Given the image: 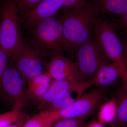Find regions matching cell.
Segmentation results:
<instances>
[{"label":"cell","instance_id":"1","mask_svg":"<svg viewBox=\"0 0 127 127\" xmlns=\"http://www.w3.org/2000/svg\"><path fill=\"white\" fill-rule=\"evenodd\" d=\"M100 12L93 0H86L64 12L61 18L63 28V50L74 51L92 37L95 21Z\"/></svg>","mask_w":127,"mask_h":127},{"label":"cell","instance_id":"2","mask_svg":"<svg viewBox=\"0 0 127 127\" xmlns=\"http://www.w3.org/2000/svg\"><path fill=\"white\" fill-rule=\"evenodd\" d=\"M116 28L115 23L98 17L95 22L94 33L108 58L118 67L122 86L127 88V68L123 46L116 34Z\"/></svg>","mask_w":127,"mask_h":127},{"label":"cell","instance_id":"3","mask_svg":"<svg viewBox=\"0 0 127 127\" xmlns=\"http://www.w3.org/2000/svg\"><path fill=\"white\" fill-rule=\"evenodd\" d=\"M17 3L8 0L0 11V47L10 58L22 42Z\"/></svg>","mask_w":127,"mask_h":127},{"label":"cell","instance_id":"4","mask_svg":"<svg viewBox=\"0 0 127 127\" xmlns=\"http://www.w3.org/2000/svg\"><path fill=\"white\" fill-rule=\"evenodd\" d=\"M76 50L78 71L77 81H91L99 68L109 59L95 36Z\"/></svg>","mask_w":127,"mask_h":127},{"label":"cell","instance_id":"5","mask_svg":"<svg viewBox=\"0 0 127 127\" xmlns=\"http://www.w3.org/2000/svg\"><path fill=\"white\" fill-rule=\"evenodd\" d=\"M105 98L103 90L94 89L64 109L49 112L48 118L53 124L62 119H74L84 120L94 114L102 104Z\"/></svg>","mask_w":127,"mask_h":127},{"label":"cell","instance_id":"6","mask_svg":"<svg viewBox=\"0 0 127 127\" xmlns=\"http://www.w3.org/2000/svg\"><path fill=\"white\" fill-rule=\"evenodd\" d=\"M55 16L39 22L34 27L33 32L39 45L54 54L60 53L63 50V26L61 20Z\"/></svg>","mask_w":127,"mask_h":127},{"label":"cell","instance_id":"7","mask_svg":"<svg viewBox=\"0 0 127 127\" xmlns=\"http://www.w3.org/2000/svg\"><path fill=\"white\" fill-rule=\"evenodd\" d=\"M11 62L23 77L25 83L44 73L45 64L36 52L22 41L12 55Z\"/></svg>","mask_w":127,"mask_h":127},{"label":"cell","instance_id":"8","mask_svg":"<svg viewBox=\"0 0 127 127\" xmlns=\"http://www.w3.org/2000/svg\"><path fill=\"white\" fill-rule=\"evenodd\" d=\"M25 84L22 76L11 62L2 77L1 96H4L14 107H22L27 100Z\"/></svg>","mask_w":127,"mask_h":127},{"label":"cell","instance_id":"9","mask_svg":"<svg viewBox=\"0 0 127 127\" xmlns=\"http://www.w3.org/2000/svg\"><path fill=\"white\" fill-rule=\"evenodd\" d=\"M46 67V72L54 80H72L78 82L77 63L70 61L60 53L54 54Z\"/></svg>","mask_w":127,"mask_h":127},{"label":"cell","instance_id":"10","mask_svg":"<svg viewBox=\"0 0 127 127\" xmlns=\"http://www.w3.org/2000/svg\"><path fill=\"white\" fill-rule=\"evenodd\" d=\"M62 7V0H43L34 9L24 12L26 25L29 28L35 27L42 21L56 16Z\"/></svg>","mask_w":127,"mask_h":127},{"label":"cell","instance_id":"11","mask_svg":"<svg viewBox=\"0 0 127 127\" xmlns=\"http://www.w3.org/2000/svg\"><path fill=\"white\" fill-rule=\"evenodd\" d=\"M92 82H81L62 97L47 104L43 109L51 111H58L69 106L79 99L84 92L92 86Z\"/></svg>","mask_w":127,"mask_h":127},{"label":"cell","instance_id":"12","mask_svg":"<svg viewBox=\"0 0 127 127\" xmlns=\"http://www.w3.org/2000/svg\"><path fill=\"white\" fill-rule=\"evenodd\" d=\"M119 78L121 73L114 63L106 64L97 71L92 81V86L103 90L114 84Z\"/></svg>","mask_w":127,"mask_h":127},{"label":"cell","instance_id":"13","mask_svg":"<svg viewBox=\"0 0 127 127\" xmlns=\"http://www.w3.org/2000/svg\"><path fill=\"white\" fill-rule=\"evenodd\" d=\"M81 82L72 80H54L51 87L39 102V108L43 109L47 104L60 98Z\"/></svg>","mask_w":127,"mask_h":127},{"label":"cell","instance_id":"14","mask_svg":"<svg viewBox=\"0 0 127 127\" xmlns=\"http://www.w3.org/2000/svg\"><path fill=\"white\" fill-rule=\"evenodd\" d=\"M100 13L119 18L127 13V0H93Z\"/></svg>","mask_w":127,"mask_h":127},{"label":"cell","instance_id":"15","mask_svg":"<svg viewBox=\"0 0 127 127\" xmlns=\"http://www.w3.org/2000/svg\"><path fill=\"white\" fill-rule=\"evenodd\" d=\"M114 102L117 125L127 126V88L122 86L119 89Z\"/></svg>","mask_w":127,"mask_h":127},{"label":"cell","instance_id":"16","mask_svg":"<svg viewBox=\"0 0 127 127\" xmlns=\"http://www.w3.org/2000/svg\"><path fill=\"white\" fill-rule=\"evenodd\" d=\"M22 107L20 106H15L10 111L0 115V127H7L26 118Z\"/></svg>","mask_w":127,"mask_h":127},{"label":"cell","instance_id":"17","mask_svg":"<svg viewBox=\"0 0 127 127\" xmlns=\"http://www.w3.org/2000/svg\"><path fill=\"white\" fill-rule=\"evenodd\" d=\"M49 111L44 110L28 119L23 127H51L48 119Z\"/></svg>","mask_w":127,"mask_h":127},{"label":"cell","instance_id":"18","mask_svg":"<svg viewBox=\"0 0 127 127\" xmlns=\"http://www.w3.org/2000/svg\"><path fill=\"white\" fill-rule=\"evenodd\" d=\"M53 81L40 85L26 91L27 99H32L38 102L41 100L48 91Z\"/></svg>","mask_w":127,"mask_h":127},{"label":"cell","instance_id":"19","mask_svg":"<svg viewBox=\"0 0 127 127\" xmlns=\"http://www.w3.org/2000/svg\"><path fill=\"white\" fill-rule=\"evenodd\" d=\"M51 127H87V125L84 120L66 118L57 120Z\"/></svg>","mask_w":127,"mask_h":127},{"label":"cell","instance_id":"20","mask_svg":"<svg viewBox=\"0 0 127 127\" xmlns=\"http://www.w3.org/2000/svg\"><path fill=\"white\" fill-rule=\"evenodd\" d=\"M52 78L47 72H44L37 75L28 81V87L26 91H29L34 88L52 81Z\"/></svg>","mask_w":127,"mask_h":127},{"label":"cell","instance_id":"21","mask_svg":"<svg viewBox=\"0 0 127 127\" xmlns=\"http://www.w3.org/2000/svg\"><path fill=\"white\" fill-rule=\"evenodd\" d=\"M43 0H20L17 4L18 11L26 12L34 9Z\"/></svg>","mask_w":127,"mask_h":127},{"label":"cell","instance_id":"22","mask_svg":"<svg viewBox=\"0 0 127 127\" xmlns=\"http://www.w3.org/2000/svg\"><path fill=\"white\" fill-rule=\"evenodd\" d=\"M8 55L0 47V96H1V81L8 65Z\"/></svg>","mask_w":127,"mask_h":127},{"label":"cell","instance_id":"23","mask_svg":"<svg viewBox=\"0 0 127 127\" xmlns=\"http://www.w3.org/2000/svg\"><path fill=\"white\" fill-rule=\"evenodd\" d=\"M87 0H62V9L64 12L67 11L75 8Z\"/></svg>","mask_w":127,"mask_h":127},{"label":"cell","instance_id":"24","mask_svg":"<svg viewBox=\"0 0 127 127\" xmlns=\"http://www.w3.org/2000/svg\"><path fill=\"white\" fill-rule=\"evenodd\" d=\"M115 23L116 28L121 30L127 40V13L120 18H118Z\"/></svg>","mask_w":127,"mask_h":127},{"label":"cell","instance_id":"25","mask_svg":"<svg viewBox=\"0 0 127 127\" xmlns=\"http://www.w3.org/2000/svg\"><path fill=\"white\" fill-rule=\"evenodd\" d=\"M120 39L122 40L123 46L124 60L127 68V40L124 35Z\"/></svg>","mask_w":127,"mask_h":127},{"label":"cell","instance_id":"26","mask_svg":"<svg viewBox=\"0 0 127 127\" xmlns=\"http://www.w3.org/2000/svg\"><path fill=\"white\" fill-rule=\"evenodd\" d=\"M27 120L26 117L25 118L18 121L17 122L11 124V125H9L6 127H23V125Z\"/></svg>","mask_w":127,"mask_h":127},{"label":"cell","instance_id":"27","mask_svg":"<svg viewBox=\"0 0 127 127\" xmlns=\"http://www.w3.org/2000/svg\"><path fill=\"white\" fill-rule=\"evenodd\" d=\"M117 127H127L126 126H121V125H117Z\"/></svg>","mask_w":127,"mask_h":127},{"label":"cell","instance_id":"28","mask_svg":"<svg viewBox=\"0 0 127 127\" xmlns=\"http://www.w3.org/2000/svg\"><path fill=\"white\" fill-rule=\"evenodd\" d=\"M20 0H15L17 2V4H18L19 1H20Z\"/></svg>","mask_w":127,"mask_h":127},{"label":"cell","instance_id":"29","mask_svg":"<svg viewBox=\"0 0 127 127\" xmlns=\"http://www.w3.org/2000/svg\"></svg>","mask_w":127,"mask_h":127}]
</instances>
